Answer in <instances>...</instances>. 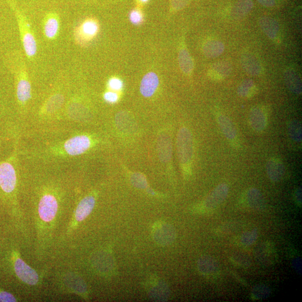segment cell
I'll list each match as a JSON object with an SVG mask.
<instances>
[{"label":"cell","instance_id":"cell-17","mask_svg":"<svg viewBox=\"0 0 302 302\" xmlns=\"http://www.w3.org/2000/svg\"><path fill=\"white\" fill-rule=\"evenodd\" d=\"M259 25L269 38L273 40L277 38L280 28L277 20L271 17L264 16L260 19Z\"/></svg>","mask_w":302,"mask_h":302},{"label":"cell","instance_id":"cell-6","mask_svg":"<svg viewBox=\"0 0 302 302\" xmlns=\"http://www.w3.org/2000/svg\"><path fill=\"white\" fill-rule=\"evenodd\" d=\"M16 185V175L14 168L8 162L0 164V187L4 193L11 194Z\"/></svg>","mask_w":302,"mask_h":302},{"label":"cell","instance_id":"cell-16","mask_svg":"<svg viewBox=\"0 0 302 302\" xmlns=\"http://www.w3.org/2000/svg\"><path fill=\"white\" fill-rule=\"evenodd\" d=\"M284 80L288 90L291 93L300 96L302 92V80L300 75L295 70L287 69L284 73Z\"/></svg>","mask_w":302,"mask_h":302},{"label":"cell","instance_id":"cell-38","mask_svg":"<svg viewBox=\"0 0 302 302\" xmlns=\"http://www.w3.org/2000/svg\"><path fill=\"white\" fill-rule=\"evenodd\" d=\"M140 1L143 3H147L149 2V0H140Z\"/></svg>","mask_w":302,"mask_h":302},{"label":"cell","instance_id":"cell-18","mask_svg":"<svg viewBox=\"0 0 302 302\" xmlns=\"http://www.w3.org/2000/svg\"><path fill=\"white\" fill-rule=\"evenodd\" d=\"M253 7L254 3L252 0H239L233 6L231 15L233 19H241L249 14Z\"/></svg>","mask_w":302,"mask_h":302},{"label":"cell","instance_id":"cell-19","mask_svg":"<svg viewBox=\"0 0 302 302\" xmlns=\"http://www.w3.org/2000/svg\"><path fill=\"white\" fill-rule=\"evenodd\" d=\"M232 69L230 63L225 61L218 62L214 63L210 68V75L214 80H222L231 74Z\"/></svg>","mask_w":302,"mask_h":302},{"label":"cell","instance_id":"cell-12","mask_svg":"<svg viewBox=\"0 0 302 302\" xmlns=\"http://www.w3.org/2000/svg\"><path fill=\"white\" fill-rule=\"evenodd\" d=\"M95 204V199L93 196H88L82 199L78 205L70 225V228L74 227L76 224L84 221L93 211Z\"/></svg>","mask_w":302,"mask_h":302},{"label":"cell","instance_id":"cell-27","mask_svg":"<svg viewBox=\"0 0 302 302\" xmlns=\"http://www.w3.org/2000/svg\"><path fill=\"white\" fill-rule=\"evenodd\" d=\"M271 289L268 286L264 285H259L253 288L251 295L255 300H261L268 298L271 295Z\"/></svg>","mask_w":302,"mask_h":302},{"label":"cell","instance_id":"cell-22","mask_svg":"<svg viewBox=\"0 0 302 302\" xmlns=\"http://www.w3.org/2000/svg\"><path fill=\"white\" fill-rule=\"evenodd\" d=\"M175 235L174 229L167 225H164L158 228L154 233V237L156 239V241H160L159 242L164 244H169L174 241Z\"/></svg>","mask_w":302,"mask_h":302},{"label":"cell","instance_id":"cell-34","mask_svg":"<svg viewBox=\"0 0 302 302\" xmlns=\"http://www.w3.org/2000/svg\"><path fill=\"white\" fill-rule=\"evenodd\" d=\"M189 1V0H172V4L176 10H180L186 6Z\"/></svg>","mask_w":302,"mask_h":302},{"label":"cell","instance_id":"cell-29","mask_svg":"<svg viewBox=\"0 0 302 302\" xmlns=\"http://www.w3.org/2000/svg\"><path fill=\"white\" fill-rule=\"evenodd\" d=\"M232 262L242 268H248L250 267L251 262L248 256L243 254H237L232 256Z\"/></svg>","mask_w":302,"mask_h":302},{"label":"cell","instance_id":"cell-1","mask_svg":"<svg viewBox=\"0 0 302 302\" xmlns=\"http://www.w3.org/2000/svg\"><path fill=\"white\" fill-rule=\"evenodd\" d=\"M10 5L15 13L21 42L26 57L34 58L38 52V44L35 34L26 17L11 1Z\"/></svg>","mask_w":302,"mask_h":302},{"label":"cell","instance_id":"cell-31","mask_svg":"<svg viewBox=\"0 0 302 302\" xmlns=\"http://www.w3.org/2000/svg\"><path fill=\"white\" fill-rule=\"evenodd\" d=\"M123 86L122 81L117 77L111 78L108 81V87L113 91H120Z\"/></svg>","mask_w":302,"mask_h":302},{"label":"cell","instance_id":"cell-2","mask_svg":"<svg viewBox=\"0 0 302 302\" xmlns=\"http://www.w3.org/2000/svg\"><path fill=\"white\" fill-rule=\"evenodd\" d=\"M58 204L56 198L51 194H45L41 198L38 204V218L43 228L51 226L56 217Z\"/></svg>","mask_w":302,"mask_h":302},{"label":"cell","instance_id":"cell-30","mask_svg":"<svg viewBox=\"0 0 302 302\" xmlns=\"http://www.w3.org/2000/svg\"><path fill=\"white\" fill-rule=\"evenodd\" d=\"M129 17L132 23L136 25L141 24L144 21L143 13L138 10H132L130 13Z\"/></svg>","mask_w":302,"mask_h":302},{"label":"cell","instance_id":"cell-36","mask_svg":"<svg viewBox=\"0 0 302 302\" xmlns=\"http://www.w3.org/2000/svg\"><path fill=\"white\" fill-rule=\"evenodd\" d=\"M257 1L266 7H273L276 4V0H257Z\"/></svg>","mask_w":302,"mask_h":302},{"label":"cell","instance_id":"cell-33","mask_svg":"<svg viewBox=\"0 0 302 302\" xmlns=\"http://www.w3.org/2000/svg\"><path fill=\"white\" fill-rule=\"evenodd\" d=\"M104 98L107 102L111 104L116 103L119 99L118 95L114 91H108L104 95Z\"/></svg>","mask_w":302,"mask_h":302},{"label":"cell","instance_id":"cell-35","mask_svg":"<svg viewBox=\"0 0 302 302\" xmlns=\"http://www.w3.org/2000/svg\"><path fill=\"white\" fill-rule=\"evenodd\" d=\"M292 266L297 273H302V261L300 258H296L293 260Z\"/></svg>","mask_w":302,"mask_h":302},{"label":"cell","instance_id":"cell-13","mask_svg":"<svg viewBox=\"0 0 302 302\" xmlns=\"http://www.w3.org/2000/svg\"><path fill=\"white\" fill-rule=\"evenodd\" d=\"M266 171L273 182L281 181L285 174V166L282 160L277 157L269 158L266 163Z\"/></svg>","mask_w":302,"mask_h":302},{"label":"cell","instance_id":"cell-3","mask_svg":"<svg viewBox=\"0 0 302 302\" xmlns=\"http://www.w3.org/2000/svg\"><path fill=\"white\" fill-rule=\"evenodd\" d=\"M12 261L16 276L22 282L31 286L37 285L39 282V274L27 264L16 252H13L12 254Z\"/></svg>","mask_w":302,"mask_h":302},{"label":"cell","instance_id":"cell-7","mask_svg":"<svg viewBox=\"0 0 302 302\" xmlns=\"http://www.w3.org/2000/svg\"><path fill=\"white\" fill-rule=\"evenodd\" d=\"M42 29L45 38L49 40L56 39L60 32V17L57 13L50 12L44 17Z\"/></svg>","mask_w":302,"mask_h":302},{"label":"cell","instance_id":"cell-37","mask_svg":"<svg viewBox=\"0 0 302 302\" xmlns=\"http://www.w3.org/2000/svg\"><path fill=\"white\" fill-rule=\"evenodd\" d=\"M294 198L296 202L299 205H302V188L299 187L295 192Z\"/></svg>","mask_w":302,"mask_h":302},{"label":"cell","instance_id":"cell-32","mask_svg":"<svg viewBox=\"0 0 302 302\" xmlns=\"http://www.w3.org/2000/svg\"><path fill=\"white\" fill-rule=\"evenodd\" d=\"M17 301L16 297L10 293L0 290V302H14Z\"/></svg>","mask_w":302,"mask_h":302},{"label":"cell","instance_id":"cell-28","mask_svg":"<svg viewBox=\"0 0 302 302\" xmlns=\"http://www.w3.org/2000/svg\"><path fill=\"white\" fill-rule=\"evenodd\" d=\"M258 237V231L256 229L247 231L242 235L240 238L241 243L246 246L253 245Z\"/></svg>","mask_w":302,"mask_h":302},{"label":"cell","instance_id":"cell-20","mask_svg":"<svg viewBox=\"0 0 302 302\" xmlns=\"http://www.w3.org/2000/svg\"><path fill=\"white\" fill-rule=\"evenodd\" d=\"M198 268L201 274L209 276L218 271L219 265L217 261L214 258L210 256H205L199 259Z\"/></svg>","mask_w":302,"mask_h":302},{"label":"cell","instance_id":"cell-8","mask_svg":"<svg viewBox=\"0 0 302 302\" xmlns=\"http://www.w3.org/2000/svg\"><path fill=\"white\" fill-rule=\"evenodd\" d=\"M217 122L227 141L235 147L239 146V140L238 132L231 119L223 114H219L217 116Z\"/></svg>","mask_w":302,"mask_h":302},{"label":"cell","instance_id":"cell-15","mask_svg":"<svg viewBox=\"0 0 302 302\" xmlns=\"http://www.w3.org/2000/svg\"><path fill=\"white\" fill-rule=\"evenodd\" d=\"M159 85V79L156 74L150 72L146 74L141 81L140 91L146 98H150L154 94Z\"/></svg>","mask_w":302,"mask_h":302},{"label":"cell","instance_id":"cell-5","mask_svg":"<svg viewBox=\"0 0 302 302\" xmlns=\"http://www.w3.org/2000/svg\"><path fill=\"white\" fill-rule=\"evenodd\" d=\"M177 151L181 162L188 164L193 158V138L190 131L186 128H182L177 137Z\"/></svg>","mask_w":302,"mask_h":302},{"label":"cell","instance_id":"cell-21","mask_svg":"<svg viewBox=\"0 0 302 302\" xmlns=\"http://www.w3.org/2000/svg\"><path fill=\"white\" fill-rule=\"evenodd\" d=\"M225 49V45L221 41L210 40L204 44L203 49L206 57L214 58L221 56Z\"/></svg>","mask_w":302,"mask_h":302},{"label":"cell","instance_id":"cell-14","mask_svg":"<svg viewBox=\"0 0 302 302\" xmlns=\"http://www.w3.org/2000/svg\"><path fill=\"white\" fill-rule=\"evenodd\" d=\"M241 64L247 74L258 76L262 74L263 68L258 59L251 53H245L241 56Z\"/></svg>","mask_w":302,"mask_h":302},{"label":"cell","instance_id":"cell-24","mask_svg":"<svg viewBox=\"0 0 302 302\" xmlns=\"http://www.w3.org/2000/svg\"><path fill=\"white\" fill-rule=\"evenodd\" d=\"M178 63L183 73L185 74H190L194 68L193 59L188 51L186 49H181L178 53Z\"/></svg>","mask_w":302,"mask_h":302},{"label":"cell","instance_id":"cell-25","mask_svg":"<svg viewBox=\"0 0 302 302\" xmlns=\"http://www.w3.org/2000/svg\"><path fill=\"white\" fill-rule=\"evenodd\" d=\"M287 132L292 142L300 144L302 140V127L301 123L297 120H291L288 123Z\"/></svg>","mask_w":302,"mask_h":302},{"label":"cell","instance_id":"cell-23","mask_svg":"<svg viewBox=\"0 0 302 302\" xmlns=\"http://www.w3.org/2000/svg\"><path fill=\"white\" fill-rule=\"evenodd\" d=\"M247 203L252 208L260 209L264 205V199L261 191L255 187L251 188L246 194Z\"/></svg>","mask_w":302,"mask_h":302},{"label":"cell","instance_id":"cell-11","mask_svg":"<svg viewBox=\"0 0 302 302\" xmlns=\"http://www.w3.org/2000/svg\"><path fill=\"white\" fill-rule=\"evenodd\" d=\"M90 145L91 141L88 136H79L68 140L64 148L68 154L76 155L85 152Z\"/></svg>","mask_w":302,"mask_h":302},{"label":"cell","instance_id":"cell-26","mask_svg":"<svg viewBox=\"0 0 302 302\" xmlns=\"http://www.w3.org/2000/svg\"><path fill=\"white\" fill-rule=\"evenodd\" d=\"M256 90L255 82L250 79H247L242 81L238 87L237 93L241 98H248L255 95Z\"/></svg>","mask_w":302,"mask_h":302},{"label":"cell","instance_id":"cell-4","mask_svg":"<svg viewBox=\"0 0 302 302\" xmlns=\"http://www.w3.org/2000/svg\"><path fill=\"white\" fill-rule=\"evenodd\" d=\"M100 25L98 20L89 18L78 26L74 31L76 43L84 46L91 42L99 33Z\"/></svg>","mask_w":302,"mask_h":302},{"label":"cell","instance_id":"cell-10","mask_svg":"<svg viewBox=\"0 0 302 302\" xmlns=\"http://www.w3.org/2000/svg\"><path fill=\"white\" fill-rule=\"evenodd\" d=\"M250 125L256 133H262L266 129L268 118L265 110L261 107H255L249 113Z\"/></svg>","mask_w":302,"mask_h":302},{"label":"cell","instance_id":"cell-9","mask_svg":"<svg viewBox=\"0 0 302 302\" xmlns=\"http://www.w3.org/2000/svg\"><path fill=\"white\" fill-rule=\"evenodd\" d=\"M229 193V187L221 183L210 192L204 201V207L209 210L216 209L226 200Z\"/></svg>","mask_w":302,"mask_h":302}]
</instances>
